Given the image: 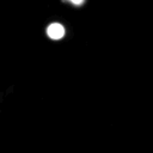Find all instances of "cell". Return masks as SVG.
I'll use <instances>...</instances> for the list:
<instances>
[{
	"mask_svg": "<svg viewBox=\"0 0 153 153\" xmlns=\"http://www.w3.org/2000/svg\"><path fill=\"white\" fill-rule=\"evenodd\" d=\"M47 35L51 39H60L65 36V27L60 23H53L47 27Z\"/></svg>",
	"mask_w": 153,
	"mask_h": 153,
	"instance_id": "cell-1",
	"label": "cell"
},
{
	"mask_svg": "<svg viewBox=\"0 0 153 153\" xmlns=\"http://www.w3.org/2000/svg\"><path fill=\"white\" fill-rule=\"evenodd\" d=\"M72 4H74V5H81L85 0H69Z\"/></svg>",
	"mask_w": 153,
	"mask_h": 153,
	"instance_id": "cell-2",
	"label": "cell"
}]
</instances>
